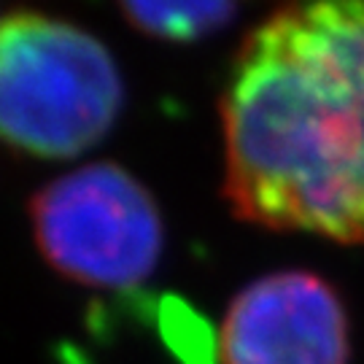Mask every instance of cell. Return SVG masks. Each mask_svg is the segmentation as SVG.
<instances>
[{"label":"cell","mask_w":364,"mask_h":364,"mask_svg":"<svg viewBox=\"0 0 364 364\" xmlns=\"http://www.w3.org/2000/svg\"><path fill=\"white\" fill-rule=\"evenodd\" d=\"M30 221L43 259L70 281L97 289L144 284L165 240L151 192L114 162L49 181L30 200Z\"/></svg>","instance_id":"3"},{"label":"cell","mask_w":364,"mask_h":364,"mask_svg":"<svg viewBox=\"0 0 364 364\" xmlns=\"http://www.w3.org/2000/svg\"><path fill=\"white\" fill-rule=\"evenodd\" d=\"M132 27L159 41L192 43L232 19L237 0H117Z\"/></svg>","instance_id":"5"},{"label":"cell","mask_w":364,"mask_h":364,"mask_svg":"<svg viewBox=\"0 0 364 364\" xmlns=\"http://www.w3.org/2000/svg\"><path fill=\"white\" fill-rule=\"evenodd\" d=\"M224 195L240 219L364 243V0H284L221 97Z\"/></svg>","instance_id":"1"},{"label":"cell","mask_w":364,"mask_h":364,"mask_svg":"<svg viewBox=\"0 0 364 364\" xmlns=\"http://www.w3.org/2000/svg\"><path fill=\"white\" fill-rule=\"evenodd\" d=\"M122 76L100 41L46 14L0 19V141L43 159L92 149L122 111Z\"/></svg>","instance_id":"2"},{"label":"cell","mask_w":364,"mask_h":364,"mask_svg":"<svg viewBox=\"0 0 364 364\" xmlns=\"http://www.w3.org/2000/svg\"><path fill=\"white\" fill-rule=\"evenodd\" d=\"M219 351L221 364H348V316L324 278L273 273L232 299Z\"/></svg>","instance_id":"4"}]
</instances>
